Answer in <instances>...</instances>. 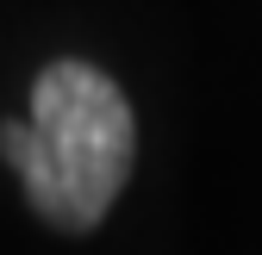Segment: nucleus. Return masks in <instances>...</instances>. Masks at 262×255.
I'll list each match as a JSON object with an SVG mask.
<instances>
[{
	"mask_svg": "<svg viewBox=\"0 0 262 255\" xmlns=\"http://www.w3.org/2000/svg\"><path fill=\"white\" fill-rule=\"evenodd\" d=\"M0 156L25 181V199L44 224L88 237L131 181L138 118L106 69L56 56L31 81V118L0 124Z\"/></svg>",
	"mask_w": 262,
	"mask_h": 255,
	"instance_id": "nucleus-1",
	"label": "nucleus"
}]
</instances>
